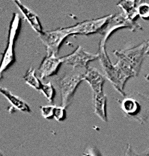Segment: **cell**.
Listing matches in <instances>:
<instances>
[{
  "instance_id": "obj_13",
  "label": "cell",
  "mask_w": 149,
  "mask_h": 156,
  "mask_svg": "<svg viewBox=\"0 0 149 156\" xmlns=\"http://www.w3.org/2000/svg\"><path fill=\"white\" fill-rule=\"evenodd\" d=\"M107 98L103 92L94 94V107L95 113L100 119L104 122H107V113H106Z\"/></svg>"
},
{
  "instance_id": "obj_15",
  "label": "cell",
  "mask_w": 149,
  "mask_h": 156,
  "mask_svg": "<svg viewBox=\"0 0 149 156\" xmlns=\"http://www.w3.org/2000/svg\"><path fill=\"white\" fill-rule=\"evenodd\" d=\"M121 107L123 112L127 116H139L141 112L140 105L137 102V101L131 98H125L124 100L121 101Z\"/></svg>"
},
{
  "instance_id": "obj_14",
  "label": "cell",
  "mask_w": 149,
  "mask_h": 156,
  "mask_svg": "<svg viewBox=\"0 0 149 156\" xmlns=\"http://www.w3.org/2000/svg\"><path fill=\"white\" fill-rule=\"evenodd\" d=\"M139 3L140 2H138L135 0H125L120 2L118 6L123 10V13L127 16V18L136 22L135 20L139 17L138 6Z\"/></svg>"
},
{
  "instance_id": "obj_2",
  "label": "cell",
  "mask_w": 149,
  "mask_h": 156,
  "mask_svg": "<svg viewBox=\"0 0 149 156\" xmlns=\"http://www.w3.org/2000/svg\"><path fill=\"white\" fill-rule=\"evenodd\" d=\"M146 41L127 50H116L113 53L120 60L126 63L135 74L136 77L139 75L144 58L147 55Z\"/></svg>"
},
{
  "instance_id": "obj_16",
  "label": "cell",
  "mask_w": 149,
  "mask_h": 156,
  "mask_svg": "<svg viewBox=\"0 0 149 156\" xmlns=\"http://www.w3.org/2000/svg\"><path fill=\"white\" fill-rule=\"evenodd\" d=\"M23 80L26 83L28 84L31 87L36 90L40 91V88L42 87V84L40 83V80L35 75V70L33 68H30L28 71H26L25 75L23 76Z\"/></svg>"
},
{
  "instance_id": "obj_9",
  "label": "cell",
  "mask_w": 149,
  "mask_h": 156,
  "mask_svg": "<svg viewBox=\"0 0 149 156\" xmlns=\"http://www.w3.org/2000/svg\"><path fill=\"white\" fill-rule=\"evenodd\" d=\"M61 63H63L61 58L54 55H47L38 68L40 77L41 79H45L56 74Z\"/></svg>"
},
{
  "instance_id": "obj_23",
  "label": "cell",
  "mask_w": 149,
  "mask_h": 156,
  "mask_svg": "<svg viewBox=\"0 0 149 156\" xmlns=\"http://www.w3.org/2000/svg\"><path fill=\"white\" fill-rule=\"evenodd\" d=\"M142 95L143 97H145V98L147 99V100L149 101V92H146V93H143L142 94Z\"/></svg>"
},
{
  "instance_id": "obj_24",
  "label": "cell",
  "mask_w": 149,
  "mask_h": 156,
  "mask_svg": "<svg viewBox=\"0 0 149 156\" xmlns=\"http://www.w3.org/2000/svg\"><path fill=\"white\" fill-rule=\"evenodd\" d=\"M146 45H147V50H146V53L148 56H149V39L146 41Z\"/></svg>"
},
{
  "instance_id": "obj_8",
  "label": "cell",
  "mask_w": 149,
  "mask_h": 156,
  "mask_svg": "<svg viewBox=\"0 0 149 156\" xmlns=\"http://www.w3.org/2000/svg\"><path fill=\"white\" fill-rule=\"evenodd\" d=\"M97 58H99L98 53L95 54V53H88L84 50L82 47L79 46L72 53L61 57V60L63 63L71 66L74 68H85L87 69L88 63Z\"/></svg>"
},
{
  "instance_id": "obj_3",
  "label": "cell",
  "mask_w": 149,
  "mask_h": 156,
  "mask_svg": "<svg viewBox=\"0 0 149 156\" xmlns=\"http://www.w3.org/2000/svg\"><path fill=\"white\" fill-rule=\"evenodd\" d=\"M124 28L129 29L133 32L142 29V27L140 25L127 18V16L124 13L112 14L106 27L100 32L102 35V38L100 39V44L106 46V41L109 39L112 33L117 29Z\"/></svg>"
},
{
  "instance_id": "obj_6",
  "label": "cell",
  "mask_w": 149,
  "mask_h": 156,
  "mask_svg": "<svg viewBox=\"0 0 149 156\" xmlns=\"http://www.w3.org/2000/svg\"><path fill=\"white\" fill-rule=\"evenodd\" d=\"M69 36L64 28H61L52 31H43L40 34L39 37L41 41L47 48V56H58L59 48L64 39Z\"/></svg>"
},
{
  "instance_id": "obj_19",
  "label": "cell",
  "mask_w": 149,
  "mask_h": 156,
  "mask_svg": "<svg viewBox=\"0 0 149 156\" xmlns=\"http://www.w3.org/2000/svg\"><path fill=\"white\" fill-rule=\"evenodd\" d=\"M139 17L145 20H149V4L146 2H141L138 6Z\"/></svg>"
},
{
  "instance_id": "obj_26",
  "label": "cell",
  "mask_w": 149,
  "mask_h": 156,
  "mask_svg": "<svg viewBox=\"0 0 149 156\" xmlns=\"http://www.w3.org/2000/svg\"><path fill=\"white\" fill-rule=\"evenodd\" d=\"M1 156H3V155H1Z\"/></svg>"
},
{
  "instance_id": "obj_12",
  "label": "cell",
  "mask_w": 149,
  "mask_h": 156,
  "mask_svg": "<svg viewBox=\"0 0 149 156\" xmlns=\"http://www.w3.org/2000/svg\"><path fill=\"white\" fill-rule=\"evenodd\" d=\"M0 92L10 102V104L14 109L20 110L21 112H23V113H31L32 112L30 107L29 106L28 104L25 101L23 100L20 97L11 93L8 89L2 87L0 89Z\"/></svg>"
},
{
  "instance_id": "obj_17",
  "label": "cell",
  "mask_w": 149,
  "mask_h": 156,
  "mask_svg": "<svg viewBox=\"0 0 149 156\" xmlns=\"http://www.w3.org/2000/svg\"><path fill=\"white\" fill-rule=\"evenodd\" d=\"M40 92H41V93L46 97L50 103H53L55 98V89L51 83L49 82L47 83L42 84Z\"/></svg>"
},
{
  "instance_id": "obj_18",
  "label": "cell",
  "mask_w": 149,
  "mask_h": 156,
  "mask_svg": "<svg viewBox=\"0 0 149 156\" xmlns=\"http://www.w3.org/2000/svg\"><path fill=\"white\" fill-rule=\"evenodd\" d=\"M40 109L42 116L44 119H51L54 118L56 106L46 105V106H41L40 107Z\"/></svg>"
},
{
  "instance_id": "obj_5",
  "label": "cell",
  "mask_w": 149,
  "mask_h": 156,
  "mask_svg": "<svg viewBox=\"0 0 149 156\" xmlns=\"http://www.w3.org/2000/svg\"><path fill=\"white\" fill-rule=\"evenodd\" d=\"M84 73L74 72L64 76L59 81V87L61 94L62 107L67 108L71 104L76 89L83 80Z\"/></svg>"
},
{
  "instance_id": "obj_4",
  "label": "cell",
  "mask_w": 149,
  "mask_h": 156,
  "mask_svg": "<svg viewBox=\"0 0 149 156\" xmlns=\"http://www.w3.org/2000/svg\"><path fill=\"white\" fill-rule=\"evenodd\" d=\"M112 14L97 19L88 20L78 23L76 25L69 27H64L66 32L70 35H89L92 34L101 32L106 27Z\"/></svg>"
},
{
  "instance_id": "obj_10",
  "label": "cell",
  "mask_w": 149,
  "mask_h": 156,
  "mask_svg": "<svg viewBox=\"0 0 149 156\" xmlns=\"http://www.w3.org/2000/svg\"><path fill=\"white\" fill-rule=\"evenodd\" d=\"M83 80L88 83L93 91V94L103 92V87L105 83L104 76L102 75L98 69L88 67L84 73Z\"/></svg>"
},
{
  "instance_id": "obj_25",
  "label": "cell",
  "mask_w": 149,
  "mask_h": 156,
  "mask_svg": "<svg viewBox=\"0 0 149 156\" xmlns=\"http://www.w3.org/2000/svg\"><path fill=\"white\" fill-rule=\"evenodd\" d=\"M145 80H146L149 83V74H146V75H145Z\"/></svg>"
},
{
  "instance_id": "obj_22",
  "label": "cell",
  "mask_w": 149,
  "mask_h": 156,
  "mask_svg": "<svg viewBox=\"0 0 149 156\" xmlns=\"http://www.w3.org/2000/svg\"><path fill=\"white\" fill-rule=\"evenodd\" d=\"M138 156H149V148L145 151H144L143 152H142L140 155H138Z\"/></svg>"
},
{
  "instance_id": "obj_20",
  "label": "cell",
  "mask_w": 149,
  "mask_h": 156,
  "mask_svg": "<svg viewBox=\"0 0 149 156\" xmlns=\"http://www.w3.org/2000/svg\"><path fill=\"white\" fill-rule=\"evenodd\" d=\"M66 117V108L64 107L56 106L54 113V119L58 122H61Z\"/></svg>"
},
{
  "instance_id": "obj_7",
  "label": "cell",
  "mask_w": 149,
  "mask_h": 156,
  "mask_svg": "<svg viewBox=\"0 0 149 156\" xmlns=\"http://www.w3.org/2000/svg\"><path fill=\"white\" fill-rule=\"evenodd\" d=\"M98 55H99V59L101 64L102 68L105 73L106 77L109 80V81L112 83V85L115 87V89L122 95L123 97L126 96L125 92L121 90L120 87L119 78H118V73L115 65L113 64L109 56H108L106 52V46L105 45L99 44V50H98Z\"/></svg>"
},
{
  "instance_id": "obj_11",
  "label": "cell",
  "mask_w": 149,
  "mask_h": 156,
  "mask_svg": "<svg viewBox=\"0 0 149 156\" xmlns=\"http://www.w3.org/2000/svg\"><path fill=\"white\" fill-rule=\"evenodd\" d=\"M14 3L17 6L20 11L23 14L24 17H26V20L28 21L29 23L32 27V28L38 33V35L41 34L43 32V28H42L41 23L40 22V20L38 18V15L35 13H34L32 10L27 8L26 6L24 5L20 1H14Z\"/></svg>"
},
{
  "instance_id": "obj_21",
  "label": "cell",
  "mask_w": 149,
  "mask_h": 156,
  "mask_svg": "<svg viewBox=\"0 0 149 156\" xmlns=\"http://www.w3.org/2000/svg\"><path fill=\"white\" fill-rule=\"evenodd\" d=\"M124 156H138V155L136 154V152H134L133 149V147L131 146L130 144H128L127 149H126L125 153H124Z\"/></svg>"
},
{
  "instance_id": "obj_1",
  "label": "cell",
  "mask_w": 149,
  "mask_h": 156,
  "mask_svg": "<svg viewBox=\"0 0 149 156\" xmlns=\"http://www.w3.org/2000/svg\"><path fill=\"white\" fill-rule=\"evenodd\" d=\"M21 17L20 14L17 13L13 14L12 20L11 21L10 27H9V38H8V45L2 56L1 70L0 74L1 77H2V74L5 70H7L11 65L15 62V53H14V47H15L16 41L17 39L19 32L21 27Z\"/></svg>"
}]
</instances>
